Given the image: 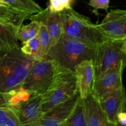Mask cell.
I'll return each mask as SVG.
<instances>
[{
    "mask_svg": "<svg viewBox=\"0 0 126 126\" xmlns=\"http://www.w3.org/2000/svg\"><path fill=\"white\" fill-rule=\"evenodd\" d=\"M62 126H87L84 100L80 96L72 112Z\"/></svg>",
    "mask_w": 126,
    "mask_h": 126,
    "instance_id": "cell-18",
    "label": "cell"
},
{
    "mask_svg": "<svg viewBox=\"0 0 126 126\" xmlns=\"http://www.w3.org/2000/svg\"><path fill=\"white\" fill-rule=\"evenodd\" d=\"M39 46L34 60H41L45 59L50 49V38L45 25L40 24L39 32Z\"/></svg>",
    "mask_w": 126,
    "mask_h": 126,
    "instance_id": "cell-20",
    "label": "cell"
},
{
    "mask_svg": "<svg viewBox=\"0 0 126 126\" xmlns=\"http://www.w3.org/2000/svg\"><path fill=\"white\" fill-rule=\"evenodd\" d=\"M83 100L87 126H110L99 98L91 92Z\"/></svg>",
    "mask_w": 126,
    "mask_h": 126,
    "instance_id": "cell-14",
    "label": "cell"
},
{
    "mask_svg": "<svg viewBox=\"0 0 126 126\" xmlns=\"http://www.w3.org/2000/svg\"><path fill=\"white\" fill-rule=\"evenodd\" d=\"M43 95H31L14 107L20 126H32L43 116Z\"/></svg>",
    "mask_w": 126,
    "mask_h": 126,
    "instance_id": "cell-9",
    "label": "cell"
},
{
    "mask_svg": "<svg viewBox=\"0 0 126 126\" xmlns=\"http://www.w3.org/2000/svg\"><path fill=\"white\" fill-rule=\"evenodd\" d=\"M110 0H89V4L94 8V12L97 14L98 10L103 9L108 11L109 7Z\"/></svg>",
    "mask_w": 126,
    "mask_h": 126,
    "instance_id": "cell-24",
    "label": "cell"
},
{
    "mask_svg": "<svg viewBox=\"0 0 126 126\" xmlns=\"http://www.w3.org/2000/svg\"><path fill=\"white\" fill-rule=\"evenodd\" d=\"M59 68L54 60H35L20 89L31 95H44L50 87Z\"/></svg>",
    "mask_w": 126,
    "mask_h": 126,
    "instance_id": "cell-5",
    "label": "cell"
},
{
    "mask_svg": "<svg viewBox=\"0 0 126 126\" xmlns=\"http://www.w3.org/2000/svg\"><path fill=\"white\" fill-rule=\"evenodd\" d=\"M117 121H118V126H126V111L124 110L118 114L117 116Z\"/></svg>",
    "mask_w": 126,
    "mask_h": 126,
    "instance_id": "cell-25",
    "label": "cell"
},
{
    "mask_svg": "<svg viewBox=\"0 0 126 126\" xmlns=\"http://www.w3.org/2000/svg\"><path fill=\"white\" fill-rule=\"evenodd\" d=\"M78 92L75 71L59 68L47 92L43 95V112L67 100Z\"/></svg>",
    "mask_w": 126,
    "mask_h": 126,
    "instance_id": "cell-4",
    "label": "cell"
},
{
    "mask_svg": "<svg viewBox=\"0 0 126 126\" xmlns=\"http://www.w3.org/2000/svg\"><path fill=\"white\" fill-rule=\"evenodd\" d=\"M39 28L40 23L34 20H31L30 23L26 25H22L17 32V39L23 44L35 36L39 32Z\"/></svg>",
    "mask_w": 126,
    "mask_h": 126,
    "instance_id": "cell-21",
    "label": "cell"
},
{
    "mask_svg": "<svg viewBox=\"0 0 126 126\" xmlns=\"http://www.w3.org/2000/svg\"><path fill=\"white\" fill-rule=\"evenodd\" d=\"M126 66V63L121 62L106 70L94 80L92 93L99 98L108 92L124 87L122 76Z\"/></svg>",
    "mask_w": 126,
    "mask_h": 126,
    "instance_id": "cell-8",
    "label": "cell"
},
{
    "mask_svg": "<svg viewBox=\"0 0 126 126\" xmlns=\"http://www.w3.org/2000/svg\"><path fill=\"white\" fill-rule=\"evenodd\" d=\"M79 96L78 92L67 100L53 107L32 126H62L72 112Z\"/></svg>",
    "mask_w": 126,
    "mask_h": 126,
    "instance_id": "cell-10",
    "label": "cell"
},
{
    "mask_svg": "<svg viewBox=\"0 0 126 126\" xmlns=\"http://www.w3.org/2000/svg\"><path fill=\"white\" fill-rule=\"evenodd\" d=\"M18 27L11 23H0V49L4 52L19 48L17 37Z\"/></svg>",
    "mask_w": 126,
    "mask_h": 126,
    "instance_id": "cell-15",
    "label": "cell"
},
{
    "mask_svg": "<svg viewBox=\"0 0 126 126\" xmlns=\"http://www.w3.org/2000/svg\"><path fill=\"white\" fill-rule=\"evenodd\" d=\"M123 49H124V52H125V53L126 54V40L125 41H124V46H123Z\"/></svg>",
    "mask_w": 126,
    "mask_h": 126,
    "instance_id": "cell-28",
    "label": "cell"
},
{
    "mask_svg": "<svg viewBox=\"0 0 126 126\" xmlns=\"http://www.w3.org/2000/svg\"><path fill=\"white\" fill-rule=\"evenodd\" d=\"M99 101L110 126H118L117 116L121 111L124 110L126 104V92L124 86L108 92L99 98Z\"/></svg>",
    "mask_w": 126,
    "mask_h": 126,
    "instance_id": "cell-11",
    "label": "cell"
},
{
    "mask_svg": "<svg viewBox=\"0 0 126 126\" xmlns=\"http://www.w3.org/2000/svg\"><path fill=\"white\" fill-rule=\"evenodd\" d=\"M61 17L63 33L68 36L95 46L107 40L89 17L73 8L62 11Z\"/></svg>",
    "mask_w": 126,
    "mask_h": 126,
    "instance_id": "cell-3",
    "label": "cell"
},
{
    "mask_svg": "<svg viewBox=\"0 0 126 126\" xmlns=\"http://www.w3.org/2000/svg\"><path fill=\"white\" fill-rule=\"evenodd\" d=\"M97 27L107 40H126V10H111Z\"/></svg>",
    "mask_w": 126,
    "mask_h": 126,
    "instance_id": "cell-7",
    "label": "cell"
},
{
    "mask_svg": "<svg viewBox=\"0 0 126 126\" xmlns=\"http://www.w3.org/2000/svg\"><path fill=\"white\" fill-rule=\"evenodd\" d=\"M49 8L53 12H61L65 9L72 8L74 0H49Z\"/></svg>",
    "mask_w": 126,
    "mask_h": 126,
    "instance_id": "cell-23",
    "label": "cell"
},
{
    "mask_svg": "<svg viewBox=\"0 0 126 126\" xmlns=\"http://www.w3.org/2000/svg\"><path fill=\"white\" fill-rule=\"evenodd\" d=\"M125 41L105 40L97 46V53L94 60L95 77L100 76L106 70L126 63V54L123 46Z\"/></svg>",
    "mask_w": 126,
    "mask_h": 126,
    "instance_id": "cell-6",
    "label": "cell"
},
{
    "mask_svg": "<svg viewBox=\"0 0 126 126\" xmlns=\"http://www.w3.org/2000/svg\"><path fill=\"white\" fill-rule=\"evenodd\" d=\"M39 35L38 33L35 36L23 43V46L20 47V50L23 54L33 58L34 60V58L39 50Z\"/></svg>",
    "mask_w": 126,
    "mask_h": 126,
    "instance_id": "cell-22",
    "label": "cell"
},
{
    "mask_svg": "<svg viewBox=\"0 0 126 126\" xmlns=\"http://www.w3.org/2000/svg\"><path fill=\"white\" fill-rule=\"evenodd\" d=\"M34 62L20 47L0 55V92L12 93L20 88Z\"/></svg>",
    "mask_w": 126,
    "mask_h": 126,
    "instance_id": "cell-1",
    "label": "cell"
},
{
    "mask_svg": "<svg viewBox=\"0 0 126 126\" xmlns=\"http://www.w3.org/2000/svg\"><path fill=\"white\" fill-rule=\"evenodd\" d=\"M0 23H10L9 22H7V21H6V20H2V19H0Z\"/></svg>",
    "mask_w": 126,
    "mask_h": 126,
    "instance_id": "cell-26",
    "label": "cell"
},
{
    "mask_svg": "<svg viewBox=\"0 0 126 126\" xmlns=\"http://www.w3.org/2000/svg\"><path fill=\"white\" fill-rule=\"evenodd\" d=\"M14 9L30 15L39 13L43 9L34 0H3Z\"/></svg>",
    "mask_w": 126,
    "mask_h": 126,
    "instance_id": "cell-19",
    "label": "cell"
},
{
    "mask_svg": "<svg viewBox=\"0 0 126 126\" xmlns=\"http://www.w3.org/2000/svg\"><path fill=\"white\" fill-rule=\"evenodd\" d=\"M0 126H20L16 112L9 103L7 94L1 92Z\"/></svg>",
    "mask_w": 126,
    "mask_h": 126,
    "instance_id": "cell-16",
    "label": "cell"
},
{
    "mask_svg": "<svg viewBox=\"0 0 126 126\" xmlns=\"http://www.w3.org/2000/svg\"><path fill=\"white\" fill-rule=\"evenodd\" d=\"M78 90L79 96L85 98L92 92L95 77V65L93 60H85L75 68Z\"/></svg>",
    "mask_w": 126,
    "mask_h": 126,
    "instance_id": "cell-13",
    "label": "cell"
},
{
    "mask_svg": "<svg viewBox=\"0 0 126 126\" xmlns=\"http://www.w3.org/2000/svg\"><path fill=\"white\" fill-rule=\"evenodd\" d=\"M29 20L45 25L50 38V47L55 45L63 33L61 12L52 11L49 7L39 13L33 14Z\"/></svg>",
    "mask_w": 126,
    "mask_h": 126,
    "instance_id": "cell-12",
    "label": "cell"
},
{
    "mask_svg": "<svg viewBox=\"0 0 126 126\" xmlns=\"http://www.w3.org/2000/svg\"><path fill=\"white\" fill-rule=\"evenodd\" d=\"M96 53L97 46L71 38L63 33L45 59L54 60L61 67L74 71L75 66L83 60L94 61Z\"/></svg>",
    "mask_w": 126,
    "mask_h": 126,
    "instance_id": "cell-2",
    "label": "cell"
},
{
    "mask_svg": "<svg viewBox=\"0 0 126 126\" xmlns=\"http://www.w3.org/2000/svg\"><path fill=\"white\" fill-rule=\"evenodd\" d=\"M32 15L14 9L6 5H0V19L9 22L17 27H20L25 20L29 19Z\"/></svg>",
    "mask_w": 126,
    "mask_h": 126,
    "instance_id": "cell-17",
    "label": "cell"
},
{
    "mask_svg": "<svg viewBox=\"0 0 126 126\" xmlns=\"http://www.w3.org/2000/svg\"><path fill=\"white\" fill-rule=\"evenodd\" d=\"M0 51H1V49H0Z\"/></svg>",
    "mask_w": 126,
    "mask_h": 126,
    "instance_id": "cell-29",
    "label": "cell"
},
{
    "mask_svg": "<svg viewBox=\"0 0 126 126\" xmlns=\"http://www.w3.org/2000/svg\"><path fill=\"white\" fill-rule=\"evenodd\" d=\"M0 5H6V6H7V5L6 4V2H5L3 0H0Z\"/></svg>",
    "mask_w": 126,
    "mask_h": 126,
    "instance_id": "cell-27",
    "label": "cell"
}]
</instances>
